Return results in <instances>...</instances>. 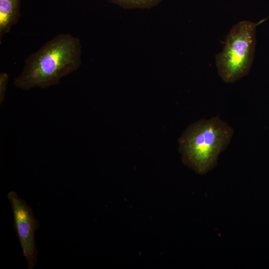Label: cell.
Masks as SVG:
<instances>
[{"label": "cell", "instance_id": "obj_5", "mask_svg": "<svg viewBox=\"0 0 269 269\" xmlns=\"http://www.w3.org/2000/svg\"><path fill=\"white\" fill-rule=\"evenodd\" d=\"M20 0H0V42L19 19Z\"/></svg>", "mask_w": 269, "mask_h": 269}, {"label": "cell", "instance_id": "obj_6", "mask_svg": "<svg viewBox=\"0 0 269 269\" xmlns=\"http://www.w3.org/2000/svg\"><path fill=\"white\" fill-rule=\"evenodd\" d=\"M163 0H110V2L125 9H149Z\"/></svg>", "mask_w": 269, "mask_h": 269}, {"label": "cell", "instance_id": "obj_7", "mask_svg": "<svg viewBox=\"0 0 269 269\" xmlns=\"http://www.w3.org/2000/svg\"><path fill=\"white\" fill-rule=\"evenodd\" d=\"M8 75L5 72L0 74V103L2 104L4 100L5 92L6 90Z\"/></svg>", "mask_w": 269, "mask_h": 269}, {"label": "cell", "instance_id": "obj_2", "mask_svg": "<svg viewBox=\"0 0 269 269\" xmlns=\"http://www.w3.org/2000/svg\"><path fill=\"white\" fill-rule=\"evenodd\" d=\"M234 131L218 116L190 125L179 139L184 163L200 174L211 170L228 146Z\"/></svg>", "mask_w": 269, "mask_h": 269}, {"label": "cell", "instance_id": "obj_1", "mask_svg": "<svg viewBox=\"0 0 269 269\" xmlns=\"http://www.w3.org/2000/svg\"><path fill=\"white\" fill-rule=\"evenodd\" d=\"M82 63L79 38L60 33L29 55L21 73L13 81L19 89L46 88L59 83L63 77L77 70Z\"/></svg>", "mask_w": 269, "mask_h": 269}, {"label": "cell", "instance_id": "obj_3", "mask_svg": "<svg viewBox=\"0 0 269 269\" xmlns=\"http://www.w3.org/2000/svg\"><path fill=\"white\" fill-rule=\"evenodd\" d=\"M259 24V22L243 20L230 30L222 50L215 57L218 74L225 83L236 82L248 74L253 62Z\"/></svg>", "mask_w": 269, "mask_h": 269}, {"label": "cell", "instance_id": "obj_4", "mask_svg": "<svg viewBox=\"0 0 269 269\" xmlns=\"http://www.w3.org/2000/svg\"><path fill=\"white\" fill-rule=\"evenodd\" d=\"M7 198L10 202L14 218V227L17 235L22 252L28 262L29 269L34 268L37 252L35 231L38 229V221L34 218L31 208L15 191L8 192Z\"/></svg>", "mask_w": 269, "mask_h": 269}, {"label": "cell", "instance_id": "obj_8", "mask_svg": "<svg viewBox=\"0 0 269 269\" xmlns=\"http://www.w3.org/2000/svg\"><path fill=\"white\" fill-rule=\"evenodd\" d=\"M269 17H268V18H269Z\"/></svg>", "mask_w": 269, "mask_h": 269}]
</instances>
